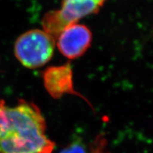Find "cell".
<instances>
[{
  "instance_id": "obj_3",
  "label": "cell",
  "mask_w": 153,
  "mask_h": 153,
  "mask_svg": "<svg viewBox=\"0 0 153 153\" xmlns=\"http://www.w3.org/2000/svg\"><path fill=\"white\" fill-rule=\"evenodd\" d=\"M92 34L87 26L74 23L62 30L55 40L61 54L74 60L81 57L91 46Z\"/></svg>"
},
{
  "instance_id": "obj_2",
  "label": "cell",
  "mask_w": 153,
  "mask_h": 153,
  "mask_svg": "<svg viewBox=\"0 0 153 153\" xmlns=\"http://www.w3.org/2000/svg\"><path fill=\"white\" fill-rule=\"evenodd\" d=\"M55 45V40L43 30L32 29L17 38L14 54L25 68L37 69L51 60Z\"/></svg>"
},
{
  "instance_id": "obj_4",
  "label": "cell",
  "mask_w": 153,
  "mask_h": 153,
  "mask_svg": "<svg viewBox=\"0 0 153 153\" xmlns=\"http://www.w3.org/2000/svg\"><path fill=\"white\" fill-rule=\"evenodd\" d=\"M43 81L45 89L53 98L57 99L66 94L75 95L91 106L86 97L74 89L73 72L70 62L45 69L43 72Z\"/></svg>"
},
{
  "instance_id": "obj_1",
  "label": "cell",
  "mask_w": 153,
  "mask_h": 153,
  "mask_svg": "<svg viewBox=\"0 0 153 153\" xmlns=\"http://www.w3.org/2000/svg\"><path fill=\"white\" fill-rule=\"evenodd\" d=\"M55 147L35 104L19 99L9 106L0 100V153H52Z\"/></svg>"
},
{
  "instance_id": "obj_6",
  "label": "cell",
  "mask_w": 153,
  "mask_h": 153,
  "mask_svg": "<svg viewBox=\"0 0 153 153\" xmlns=\"http://www.w3.org/2000/svg\"><path fill=\"white\" fill-rule=\"evenodd\" d=\"M94 1H95L96 2H97L98 4H99L101 7H102L103 6H104V3L106 2V0H94Z\"/></svg>"
},
{
  "instance_id": "obj_5",
  "label": "cell",
  "mask_w": 153,
  "mask_h": 153,
  "mask_svg": "<svg viewBox=\"0 0 153 153\" xmlns=\"http://www.w3.org/2000/svg\"><path fill=\"white\" fill-rule=\"evenodd\" d=\"M107 141L103 135H98L89 144L76 141L62 149L59 153H108Z\"/></svg>"
}]
</instances>
